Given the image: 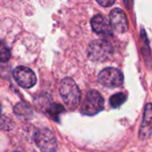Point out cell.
Segmentation results:
<instances>
[{"instance_id":"1","label":"cell","mask_w":152,"mask_h":152,"mask_svg":"<svg viewBox=\"0 0 152 152\" xmlns=\"http://www.w3.org/2000/svg\"><path fill=\"white\" fill-rule=\"evenodd\" d=\"M60 94L69 110H76L81 99L80 90L76 82L70 77H65L60 85Z\"/></svg>"},{"instance_id":"13","label":"cell","mask_w":152,"mask_h":152,"mask_svg":"<svg viewBox=\"0 0 152 152\" xmlns=\"http://www.w3.org/2000/svg\"><path fill=\"white\" fill-rule=\"evenodd\" d=\"M11 57V52L4 42L0 40V62H6Z\"/></svg>"},{"instance_id":"3","label":"cell","mask_w":152,"mask_h":152,"mask_svg":"<svg viewBox=\"0 0 152 152\" xmlns=\"http://www.w3.org/2000/svg\"><path fill=\"white\" fill-rule=\"evenodd\" d=\"M104 100L101 94L95 90H90L82 104L81 112L86 116H94L103 110Z\"/></svg>"},{"instance_id":"4","label":"cell","mask_w":152,"mask_h":152,"mask_svg":"<svg viewBox=\"0 0 152 152\" xmlns=\"http://www.w3.org/2000/svg\"><path fill=\"white\" fill-rule=\"evenodd\" d=\"M34 141L42 152H55L57 149L56 137L48 128L37 130L35 133Z\"/></svg>"},{"instance_id":"10","label":"cell","mask_w":152,"mask_h":152,"mask_svg":"<svg viewBox=\"0 0 152 152\" xmlns=\"http://www.w3.org/2000/svg\"><path fill=\"white\" fill-rule=\"evenodd\" d=\"M65 111L64 108L58 103H53L49 106L47 109V113L50 116L51 118H53L54 121L59 122L60 120V115L62 114Z\"/></svg>"},{"instance_id":"11","label":"cell","mask_w":152,"mask_h":152,"mask_svg":"<svg viewBox=\"0 0 152 152\" xmlns=\"http://www.w3.org/2000/svg\"><path fill=\"white\" fill-rule=\"evenodd\" d=\"M13 110H14V113L18 116L29 117L32 115V110H31L30 106L25 102H19L18 104H16Z\"/></svg>"},{"instance_id":"14","label":"cell","mask_w":152,"mask_h":152,"mask_svg":"<svg viewBox=\"0 0 152 152\" xmlns=\"http://www.w3.org/2000/svg\"><path fill=\"white\" fill-rule=\"evenodd\" d=\"M10 121L5 117L0 116V129H10Z\"/></svg>"},{"instance_id":"6","label":"cell","mask_w":152,"mask_h":152,"mask_svg":"<svg viewBox=\"0 0 152 152\" xmlns=\"http://www.w3.org/2000/svg\"><path fill=\"white\" fill-rule=\"evenodd\" d=\"M12 75L17 84L23 88H31L37 83V77L34 71L28 67L19 66L15 68Z\"/></svg>"},{"instance_id":"17","label":"cell","mask_w":152,"mask_h":152,"mask_svg":"<svg viewBox=\"0 0 152 152\" xmlns=\"http://www.w3.org/2000/svg\"><path fill=\"white\" fill-rule=\"evenodd\" d=\"M14 152H20V151H14Z\"/></svg>"},{"instance_id":"2","label":"cell","mask_w":152,"mask_h":152,"mask_svg":"<svg viewBox=\"0 0 152 152\" xmlns=\"http://www.w3.org/2000/svg\"><path fill=\"white\" fill-rule=\"evenodd\" d=\"M112 53V45L104 39H98L91 42L87 48L88 58L97 62H102L109 60Z\"/></svg>"},{"instance_id":"12","label":"cell","mask_w":152,"mask_h":152,"mask_svg":"<svg viewBox=\"0 0 152 152\" xmlns=\"http://www.w3.org/2000/svg\"><path fill=\"white\" fill-rule=\"evenodd\" d=\"M126 94L124 93H118L116 94H113L110 98V104L112 108H118L120 107L126 100Z\"/></svg>"},{"instance_id":"15","label":"cell","mask_w":152,"mask_h":152,"mask_svg":"<svg viewBox=\"0 0 152 152\" xmlns=\"http://www.w3.org/2000/svg\"><path fill=\"white\" fill-rule=\"evenodd\" d=\"M97 3L100 4V5H102L104 7H109L112 4H115V1L114 0H102V1H100V0H97Z\"/></svg>"},{"instance_id":"8","label":"cell","mask_w":152,"mask_h":152,"mask_svg":"<svg viewBox=\"0 0 152 152\" xmlns=\"http://www.w3.org/2000/svg\"><path fill=\"white\" fill-rule=\"evenodd\" d=\"M91 26H92L93 31L102 37H108L112 36L113 34V30L111 28V26L109 20L106 19L105 16L102 14H97L92 18Z\"/></svg>"},{"instance_id":"9","label":"cell","mask_w":152,"mask_h":152,"mask_svg":"<svg viewBox=\"0 0 152 152\" xmlns=\"http://www.w3.org/2000/svg\"><path fill=\"white\" fill-rule=\"evenodd\" d=\"M151 104L148 103L145 107L143 119H142V123L141 129L139 132V136L142 140L148 139L151 134Z\"/></svg>"},{"instance_id":"16","label":"cell","mask_w":152,"mask_h":152,"mask_svg":"<svg viewBox=\"0 0 152 152\" xmlns=\"http://www.w3.org/2000/svg\"><path fill=\"white\" fill-rule=\"evenodd\" d=\"M1 111H2V109H1V104H0V116H1Z\"/></svg>"},{"instance_id":"7","label":"cell","mask_w":152,"mask_h":152,"mask_svg":"<svg viewBox=\"0 0 152 152\" xmlns=\"http://www.w3.org/2000/svg\"><path fill=\"white\" fill-rule=\"evenodd\" d=\"M110 24L111 28L118 33H125L128 29V21L126 13L119 8H115L110 14Z\"/></svg>"},{"instance_id":"5","label":"cell","mask_w":152,"mask_h":152,"mask_svg":"<svg viewBox=\"0 0 152 152\" xmlns=\"http://www.w3.org/2000/svg\"><path fill=\"white\" fill-rule=\"evenodd\" d=\"M98 81L105 87L116 88L123 85L124 76L119 69L112 67H108L103 69L99 73Z\"/></svg>"}]
</instances>
